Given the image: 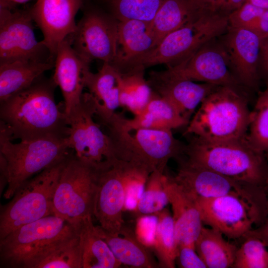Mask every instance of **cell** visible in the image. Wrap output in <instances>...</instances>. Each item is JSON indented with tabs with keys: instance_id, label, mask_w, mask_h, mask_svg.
<instances>
[{
	"instance_id": "4fadbf2b",
	"label": "cell",
	"mask_w": 268,
	"mask_h": 268,
	"mask_svg": "<svg viewBox=\"0 0 268 268\" xmlns=\"http://www.w3.org/2000/svg\"><path fill=\"white\" fill-rule=\"evenodd\" d=\"M219 37L209 41L177 65L155 72L166 78L200 81L248 91L232 74Z\"/></svg>"
},
{
	"instance_id": "f35d334b",
	"label": "cell",
	"mask_w": 268,
	"mask_h": 268,
	"mask_svg": "<svg viewBox=\"0 0 268 268\" xmlns=\"http://www.w3.org/2000/svg\"><path fill=\"white\" fill-rule=\"evenodd\" d=\"M158 218L155 214L137 216L134 232L137 239L146 248L152 249L156 234Z\"/></svg>"
},
{
	"instance_id": "5bb4252c",
	"label": "cell",
	"mask_w": 268,
	"mask_h": 268,
	"mask_svg": "<svg viewBox=\"0 0 268 268\" xmlns=\"http://www.w3.org/2000/svg\"><path fill=\"white\" fill-rule=\"evenodd\" d=\"M174 180L196 199H211L228 195L241 196L267 207V191L244 184L211 170L193 165L182 157Z\"/></svg>"
},
{
	"instance_id": "2e32d148",
	"label": "cell",
	"mask_w": 268,
	"mask_h": 268,
	"mask_svg": "<svg viewBox=\"0 0 268 268\" xmlns=\"http://www.w3.org/2000/svg\"><path fill=\"white\" fill-rule=\"evenodd\" d=\"M219 38L232 74L249 92H258L261 81L259 74L261 38L247 29L229 25Z\"/></svg>"
},
{
	"instance_id": "d6a6232c",
	"label": "cell",
	"mask_w": 268,
	"mask_h": 268,
	"mask_svg": "<svg viewBox=\"0 0 268 268\" xmlns=\"http://www.w3.org/2000/svg\"><path fill=\"white\" fill-rule=\"evenodd\" d=\"M169 176L165 171L150 173L144 189L134 212L137 216L154 214L169 203L168 192Z\"/></svg>"
},
{
	"instance_id": "4dcf8cb0",
	"label": "cell",
	"mask_w": 268,
	"mask_h": 268,
	"mask_svg": "<svg viewBox=\"0 0 268 268\" xmlns=\"http://www.w3.org/2000/svg\"><path fill=\"white\" fill-rule=\"evenodd\" d=\"M142 67H136L121 73L119 82L121 107L132 113H140L151 99L154 91L144 76Z\"/></svg>"
},
{
	"instance_id": "cb8c5ba5",
	"label": "cell",
	"mask_w": 268,
	"mask_h": 268,
	"mask_svg": "<svg viewBox=\"0 0 268 268\" xmlns=\"http://www.w3.org/2000/svg\"><path fill=\"white\" fill-rule=\"evenodd\" d=\"M121 72L109 63L103 64L98 72L88 70L85 87L93 97L96 107L95 116L105 126L120 107L119 82Z\"/></svg>"
},
{
	"instance_id": "d590c367",
	"label": "cell",
	"mask_w": 268,
	"mask_h": 268,
	"mask_svg": "<svg viewBox=\"0 0 268 268\" xmlns=\"http://www.w3.org/2000/svg\"><path fill=\"white\" fill-rule=\"evenodd\" d=\"M112 16L118 21L151 22L163 0H108Z\"/></svg>"
},
{
	"instance_id": "484cf974",
	"label": "cell",
	"mask_w": 268,
	"mask_h": 268,
	"mask_svg": "<svg viewBox=\"0 0 268 268\" xmlns=\"http://www.w3.org/2000/svg\"><path fill=\"white\" fill-rule=\"evenodd\" d=\"M118 113L123 125L130 129L142 128L172 131L187 126L189 123L171 104L154 91L144 108L133 118L128 119L121 113Z\"/></svg>"
},
{
	"instance_id": "30bf717a",
	"label": "cell",
	"mask_w": 268,
	"mask_h": 268,
	"mask_svg": "<svg viewBox=\"0 0 268 268\" xmlns=\"http://www.w3.org/2000/svg\"><path fill=\"white\" fill-rule=\"evenodd\" d=\"M203 223L229 239L244 237L267 219V207L241 196L228 195L211 199H198Z\"/></svg>"
},
{
	"instance_id": "83f0119b",
	"label": "cell",
	"mask_w": 268,
	"mask_h": 268,
	"mask_svg": "<svg viewBox=\"0 0 268 268\" xmlns=\"http://www.w3.org/2000/svg\"><path fill=\"white\" fill-rule=\"evenodd\" d=\"M82 268H118L122 264L116 259L107 243L96 231L92 216L77 223Z\"/></svg>"
},
{
	"instance_id": "f1b7e54d",
	"label": "cell",
	"mask_w": 268,
	"mask_h": 268,
	"mask_svg": "<svg viewBox=\"0 0 268 268\" xmlns=\"http://www.w3.org/2000/svg\"><path fill=\"white\" fill-rule=\"evenodd\" d=\"M213 228L202 227L196 241L197 253L208 268H232L238 247Z\"/></svg>"
},
{
	"instance_id": "ac0fdd59",
	"label": "cell",
	"mask_w": 268,
	"mask_h": 268,
	"mask_svg": "<svg viewBox=\"0 0 268 268\" xmlns=\"http://www.w3.org/2000/svg\"><path fill=\"white\" fill-rule=\"evenodd\" d=\"M125 190L120 160L99 171L93 216L99 226L112 234H118L125 223L123 212Z\"/></svg>"
},
{
	"instance_id": "44dd1931",
	"label": "cell",
	"mask_w": 268,
	"mask_h": 268,
	"mask_svg": "<svg viewBox=\"0 0 268 268\" xmlns=\"http://www.w3.org/2000/svg\"><path fill=\"white\" fill-rule=\"evenodd\" d=\"M152 90L171 104L189 122L197 107L218 86L208 83H198L185 79L162 77L155 72L147 80Z\"/></svg>"
},
{
	"instance_id": "ffe728a7",
	"label": "cell",
	"mask_w": 268,
	"mask_h": 268,
	"mask_svg": "<svg viewBox=\"0 0 268 268\" xmlns=\"http://www.w3.org/2000/svg\"><path fill=\"white\" fill-rule=\"evenodd\" d=\"M54 67L52 78L61 90L67 116L80 102L89 64L75 52L68 37L58 49Z\"/></svg>"
},
{
	"instance_id": "c3c4849f",
	"label": "cell",
	"mask_w": 268,
	"mask_h": 268,
	"mask_svg": "<svg viewBox=\"0 0 268 268\" xmlns=\"http://www.w3.org/2000/svg\"><path fill=\"white\" fill-rule=\"evenodd\" d=\"M266 154L267 158V159L268 160V153H267Z\"/></svg>"
},
{
	"instance_id": "7dc6e473",
	"label": "cell",
	"mask_w": 268,
	"mask_h": 268,
	"mask_svg": "<svg viewBox=\"0 0 268 268\" xmlns=\"http://www.w3.org/2000/svg\"><path fill=\"white\" fill-rule=\"evenodd\" d=\"M267 219H268V192L267 193Z\"/></svg>"
},
{
	"instance_id": "bcb514c9",
	"label": "cell",
	"mask_w": 268,
	"mask_h": 268,
	"mask_svg": "<svg viewBox=\"0 0 268 268\" xmlns=\"http://www.w3.org/2000/svg\"><path fill=\"white\" fill-rule=\"evenodd\" d=\"M31 0H7V1L9 3H12L14 5H16L17 4H23L26 3ZM5 1V0H4Z\"/></svg>"
},
{
	"instance_id": "1f68e13d",
	"label": "cell",
	"mask_w": 268,
	"mask_h": 268,
	"mask_svg": "<svg viewBox=\"0 0 268 268\" xmlns=\"http://www.w3.org/2000/svg\"><path fill=\"white\" fill-rule=\"evenodd\" d=\"M158 222L152 249L157 258L158 266L174 268L177 256L173 216L168 209L154 213Z\"/></svg>"
},
{
	"instance_id": "836d02e7",
	"label": "cell",
	"mask_w": 268,
	"mask_h": 268,
	"mask_svg": "<svg viewBox=\"0 0 268 268\" xmlns=\"http://www.w3.org/2000/svg\"><path fill=\"white\" fill-rule=\"evenodd\" d=\"M246 139L255 150L268 153V87L258 92Z\"/></svg>"
},
{
	"instance_id": "ba28073f",
	"label": "cell",
	"mask_w": 268,
	"mask_h": 268,
	"mask_svg": "<svg viewBox=\"0 0 268 268\" xmlns=\"http://www.w3.org/2000/svg\"><path fill=\"white\" fill-rule=\"evenodd\" d=\"M100 170L77 158L72 150L65 161L55 189L54 214L74 225L93 216Z\"/></svg>"
},
{
	"instance_id": "f6af8a7d",
	"label": "cell",
	"mask_w": 268,
	"mask_h": 268,
	"mask_svg": "<svg viewBox=\"0 0 268 268\" xmlns=\"http://www.w3.org/2000/svg\"><path fill=\"white\" fill-rule=\"evenodd\" d=\"M246 1L263 9L268 10V0H247Z\"/></svg>"
},
{
	"instance_id": "8fae6325",
	"label": "cell",
	"mask_w": 268,
	"mask_h": 268,
	"mask_svg": "<svg viewBox=\"0 0 268 268\" xmlns=\"http://www.w3.org/2000/svg\"><path fill=\"white\" fill-rule=\"evenodd\" d=\"M0 0V63L55 60L42 41L36 40L29 9H15Z\"/></svg>"
},
{
	"instance_id": "e0dca14e",
	"label": "cell",
	"mask_w": 268,
	"mask_h": 268,
	"mask_svg": "<svg viewBox=\"0 0 268 268\" xmlns=\"http://www.w3.org/2000/svg\"><path fill=\"white\" fill-rule=\"evenodd\" d=\"M83 0H37L29 9L43 35V43L56 57L63 41L74 32L75 17Z\"/></svg>"
},
{
	"instance_id": "7402d4cb",
	"label": "cell",
	"mask_w": 268,
	"mask_h": 268,
	"mask_svg": "<svg viewBox=\"0 0 268 268\" xmlns=\"http://www.w3.org/2000/svg\"><path fill=\"white\" fill-rule=\"evenodd\" d=\"M168 192L173 210L177 248H195L196 241L202 228L201 213L197 199L169 176Z\"/></svg>"
},
{
	"instance_id": "ee69618b",
	"label": "cell",
	"mask_w": 268,
	"mask_h": 268,
	"mask_svg": "<svg viewBox=\"0 0 268 268\" xmlns=\"http://www.w3.org/2000/svg\"><path fill=\"white\" fill-rule=\"evenodd\" d=\"M195 6L201 12L215 11L217 0H190Z\"/></svg>"
},
{
	"instance_id": "5b68a950",
	"label": "cell",
	"mask_w": 268,
	"mask_h": 268,
	"mask_svg": "<svg viewBox=\"0 0 268 268\" xmlns=\"http://www.w3.org/2000/svg\"><path fill=\"white\" fill-rule=\"evenodd\" d=\"M105 126L117 158L144 167L150 173L165 171L170 159L183 155L185 144L171 130L126 128L117 112Z\"/></svg>"
},
{
	"instance_id": "277c9868",
	"label": "cell",
	"mask_w": 268,
	"mask_h": 268,
	"mask_svg": "<svg viewBox=\"0 0 268 268\" xmlns=\"http://www.w3.org/2000/svg\"><path fill=\"white\" fill-rule=\"evenodd\" d=\"M5 129L0 126V168L3 194L10 199L25 181L45 169L65 159L72 151L67 137L46 136L12 142Z\"/></svg>"
},
{
	"instance_id": "ab89813d",
	"label": "cell",
	"mask_w": 268,
	"mask_h": 268,
	"mask_svg": "<svg viewBox=\"0 0 268 268\" xmlns=\"http://www.w3.org/2000/svg\"><path fill=\"white\" fill-rule=\"evenodd\" d=\"M176 261L179 267L182 268H207L197 253L195 248L190 246H184L178 248Z\"/></svg>"
},
{
	"instance_id": "d6986e66",
	"label": "cell",
	"mask_w": 268,
	"mask_h": 268,
	"mask_svg": "<svg viewBox=\"0 0 268 268\" xmlns=\"http://www.w3.org/2000/svg\"><path fill=\"white\" fill-rule=\"evenodd\" d=\"M156 46L151 22L118 21L116 56L111 64L121 73L128 71Z\"/></svg>"
},
{
	"instance_id": "d4e9b609",
	"label": "cell",
	"mask_w": 268,
	"mask_h": 268,
	"mask_svg": "<svg viewBox=\"0 0 268 268\" xmlns=\"http://www.w3.org/2000/svg\"><path fill=\"white\" fill-rule=\"evenodd\" d=\"M95 228L122 265L134 268L159 267L150 253V249L137 239L134 230L126 226L125 223L118 234L109 233L99 225L95 226Z\"/></svg>"
},
{
	"instance_id": "f546056e",
	"label": "cell",
	"mask_w": 268,
	"mask_h": 268,
	"mask_svg": "<svg viewBox=\"0 0 268 268\" xmlns=\"http://www.w3.org/2000/svg\"><path fill=\"white\" fill-rule=\"evenodd\" d=\"M202 13L190 0H163L151 22L157 45L167 35L193 20Z\"/></svg>"
},
{
	"instance_id": "52a82bcc",
	"label": "cell",
	"mask_w": 268,
	"mask_h": 268,
	"mask_svg": "<svg viewBox=\"0 0 268 268\" xmlns=\"http://www.w3.org/2000/svg\"><path fill=\"white\" fill-rule=\"evenodd\" d=\"M228 27V14L214 11L202 13L165 36L137 67L145 68L160 64L168 67L177 65L209 41L221 36Z\"/></svg>"
},
{
	"instance_id": "8d00e7d4",
	"label": "cell",
	"mask_w": 268,
	"mask_h": 268,
	"mask_svg": "<svg viewBox=\"0 0 268 268\" xmlns=\"http://www.w3.org/2000/svg\"><path fill=\"white\" fill-rule=\"evenodd\" d=\"M120 160L125 190L124 211L134 212L150 172L141 166Z\"/></svg>"
},
{
	"instance_id": "7c38bea8",
	"label": "cell",
	"mask_w": 268,
	"mask_h": 268,
	"mask_svg": "<svg viewBox=\"0 0 268 268\" xmlns=\"http://www.w3.org/2000/svg\"><path fill=\"white\" fill-rule=\"evenodd\" d=\"M76 226L54 214L19 227L0 240V267L19 268L41 247L72 231Z\"/></svg>"
},
{
	"instance_id": "9c48e42d",
	"label": "cell",
	"mask_w": 268,
	"mask_h": 268,
	"mask_svg": "<svg viewBox=\"0 0 268 268\" xmlns=\"http://www.w3.org/2000/svg\"><path fill=\"white\" fill-rule=\"evenodd\" d=\"M96 113L93 97L83 93L80 102L66 116L69 127L67 140L77 158L101 170L117 158L111 138L94 121Z\"/></svg>"
},
{
	"instance_id": "3957f363",
	"label": "cell",
	"mask_w": 268,
	"mask_h": 268,
	"mask_svg": "<svg viewBox=\"0 0 268 268\" xmlns=\"http://www.w3.org/2000/svg\"><path fill=\"white\" fill-rule=\"evenodd\" d=\"M248 91L218 86L201 103L184 135L220 142L245 138L251 119Z\"/></svg>"
},
{
	"instance_id": "8992f818",
	"label": "cell",
	"mask_w": 268,
	"mask_h": 268,
	"mask_svg": "<svg viewBox=\"0 0 268 268\" xmlns=\"http://www.w3.org/2000/svg\"><path fill=\"white\" fill-rule=\"evenodd\" d=\"M67 157L25 181L0 207V240L24 224L54 214V195Z\"/></svg>"
},
{
	"instance_id": "9a60e30c",
	"label": "cell",
	"mask_w": 268,
	"mask_h": 268,
	"mask_svg": "<svg viewBox=\"0 0 268 268\" xmlns=\"http://www.w3.org/2000/svg\"><path fill=\"white\" fill-rule=\"evenodd\" d=\"M118 21L97 10L85 11L68 36L77 55L90 64L94 60L113 63L117 52Z\"/></svg>"
},
{
	"instance_id": "4316f807",
	"label": "cell",
	"mask_w": 268,
	"mask_h": 268,
	"mask_svg": "<svg viewBox=\"0 0 268 268\" xmlns=\"http://www.w3.org/2000/svg\"><path fill=\"white\" fill-rule=\"evenodd\" d=\"M55 60L0 63V102L31 86L55 67Z\"/></svg>"
},
{
	"instance_id": "74e56055",
	"label": "cell",
	"mask_w": 268,
	"mask_h": 268,
	"mask_svg": "<svg viewBox=\"0 0 268 268\" xmlns=\"http://www.w3.org/2000/svg\"><path fill=\"white\" fill-rule=\"evenodd\" d=\"M238 248L234 268H268V251L265 244L257 238L245 236Z\"/></svg>"
},
{
	"instance_id": "e575fe53",
	"label": "cell",
	"mask_w": 268,
	"mask_h": 268,
	"mask_svg": "<svg viewBox=\"0 0 268 268\" xmlns=\"http://www.w3.org/2000/svg\"><path fill=\"white\" fill-rule=\"evenodd\" d=\"M229 25L250 30L261 39L268 36V10L246 1L228 14Z\"/></svg>"
},
{
	"instance_id": "60d3db41",
	"label": "cell",
	"mask_w": 268,
	"mask_h": 268,
	"mask_svg": "<svg viewBox=\"0 0 268 268\" xmlns=\"http://www.w3.org/2000/svg\"><path fill=\"white\" fill-rule=\"evenodd\" d=\"M259 74L261 81L268 87V36L262 39L259 61Z\"/></svg>"
},
{
	"instance_id": "681fc988",
	"label": "cell",
	"mask_w": 268,
	"mask_h": 268,
	"mask_svg": "<svg viewBox=\"0 0 268 268\" xmlns=\"http://www.w3.org/2000/svg\"><path fill=\"white\" fill-rule=\"evenodd\" d=\"M5 0V1H7V0Z\"/></svg>"
},
{
	"instance_id": "7a4b0ae2",
	"label": "cell",
	"mask_w": 268,
	"mask_h": 268,
	"mask_svg": "<svg viewBox=\"0 0 268 268\" xmlns=\"http://www.w3.org/2000/svg\"><path fill=\"white\" fill-rule=\"evenodd\" d=\"M183 155L190 164L268 192L266 154L254 149L246 138L210 142L193 136L185 144Z\"/></svg>"
},
{
	"instance_id": "603a6c76",
	"label": "cell",
	"mask_w": 268,
	"mask_h": 268,
	"mask_svg": "<svg viewBox=\"0 0 268 268\" xmlns=\"http://www.w3.org/2000/svg\"><path fill=\"white\" fill-rule=\"evenodd\" d=\"M19 268H82L77 225L72 231L41 247Z\"/></svg>"
},
{
	"instance_id": "b9f144b4",
	"label": "cell",
	"mask_w": 268,
	"mask_h": 268,
	"mask_svg": "<svg viewBox=\"0 0 268 268\" xmlns=\"http://www.w3.org/2000/svg\"><path fill=\"white\" fill-rule=\"evenodd\" d=\"M247 0H217L215 11L229 14L240 7Z\"/></svg>"
},
{
	"instance_id": "6da1fadb",
	"label": "cell",
	"mask_w": 268,
	"mask_h": 268,
	"mask_svg": "<svg viewBox=\"0 0 268 268\" xmlns=\"http://www.w3.org/2000/svg\"><path fill=\"white\" fill-rule=\"evenodd\" d=\"M53 78L42 75L28 88L0 102V126L11 139L29 140L46 136L67 137L64 102L57 104Z\"/></svg>"
},
{
	"instance_id": "7bdbcfd3",
	"label": "cell",
	"mask_w": 268,
	"mask_h": 268,
	"mask_svg": "<svg viewBox=\"0 0 268 268\" xmlns=\"http://www.w3.org/2000/svg\"><path fill=\"white\" fill-rule=\"evenodd\" d=\"M247 236L258 238L267 247H268V219L256 229H252L249 231L244 237Z\"/></svg>"
}]
</instances>
